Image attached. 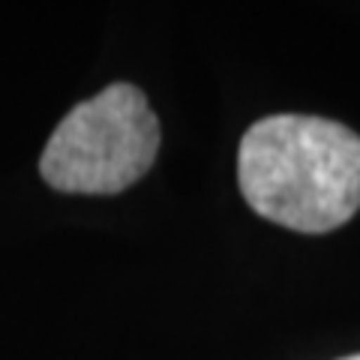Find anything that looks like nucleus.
I'll use <instances>...</instances> for the list:
<instances>
[{
    "label": "nucleus",
    "mask_w": 360,
    "mask_h": 360,
    "mask_svg": "<svg viewBox=\"0 0 360 360\" xmlns=\"http://www.w3.org/2000/svg\"><path fill=\"white\" fill-rule=\"evenodd\" d=\"M238 184L258 217L328 234L360 210V135L328 117L270 115L240 139Z\"/></svg>",
    "instance_id": "nucleus-1"
},
{
    "label": "nucleus",
    "mask_w": 360,
    "mask_h": 360,
    "mask_svg": "<svg viewBox=\"0 0 360 360\" xmlns=\"http://www.w3.org/2000/svg\"><path fill=\"white\" fill-rule=\"evenodd\" d=\"M160 120L135 84L115 82L78 103L51 132L39 172L75 195H111L132 186L160 153Z\"/></svg>",
    "instance_id": "nucleus-2"
},
{
    "label": "nucleus",
    "mask_w": 360,
    "mask_h": 360,
    "mask_svg": "<svg viewBox=\"0 0 360 360\" xmlns=\"http://www.w3.org/2000/svg\"><path fill=\"white\" fill-rule=\"evenodd\" d=\"M342 360H360V354H354V357H342Z\"/></svg>",
    "instance_id": "nucleus-3"
}]
</instances>
